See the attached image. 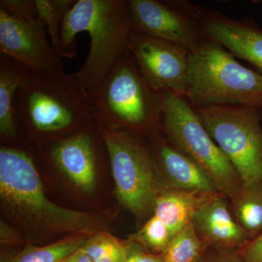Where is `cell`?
I'll return each instance as SVG.
<instances>
[{
    "mask_svg": "<svg viewBox=\"0 0 262 262\" xmlns=\"http://www.w3.org/2000/svg\"><path fill=\"white\" fill-rule=\"evenodd\" d=\"M18 130L49 144L82 130L93 119L91 95L63 69L29 72L14 101ZM20 132V131H19Z\"/></svg>",
    "mask_w": 262,
    "mask_h": 262,
    "instance_id": "obj_1",
    "label": "cell"
},
{
    "mask_svg": "<svg viewBox=\"0 0 262 262\" xmlns=\"http://www.w3.org/2000/svg\"><path fill=\"white\" fill-rule=\"evenodd\" d=\"M0 198L10 215L37 231L85 236L103 231L101 219L94 213L68 209L49 201L34 157L19 146L0 147Z\"/></svg>",
    "mask_w": 262,
    "mask_h": 262,
    "instance_id": "obj_2",
    "label": "cell"
},
{
    "mask_svg": "<svg viewBox=\"0 0 262 262\" xmlns=\"http://www.w3.org/2000/svg\"><path fill=\"white\" fill-rule=\"evenodd\" d=\"M134 31L127 0H78L66 15L60 34L63 58L75 56L77 34L90 36L87 58L76 72L90 95L129 51Z\"/></svg>",
    "mask_w": 262,
    "mask_h": 262,
    "instance_id": "obj_3",
    "label": "cell"
},
{
    "mask_svg": "<svg viewBox=\"0 0 262 262\" xmlns=\"http://www.w3.org/2000/svg\"><path fill=\"white\" fill-rule=\"evenodd\" d=\"M184 98L194 108H262V74L244 67L220 44L205 38L190 52Z\"/></svg>",
    "mask_w": 262,
    "mask_h": 262,
    "instance_id": "obj_4",
    "label": "cell"
},
{
    "mask_svg": "<svg viewBox=\"0 0 262 262\" xmlns=\"http://www.w3.org/2000/svg\"><path fill=\"white\" fill-rule=\"evenodd\" d=\"M93 119L137 135L160 131L163 94L150 85L127 51L91 95Z\"/></svg>",
    "mask_w": 262,
    "mask_h": 262,
    "instance_id": "obj_5",
    "label": "cell"
},
{
    "mask_svg": "<svg viewBox=\"0 0 262 262\" xmlns=\"http://www.w3.org/2000/svg\"><path fill=\"white\" fill-rule=\"evenodd\" d=\"M97 124L107 151L117 199L137 218H145L154 211L160 191L159 173L149 147L131 131Z\"/></svg>",
    "mask_w": 262,
    "mask_h": 262,
    "instance_id": "obj_6",
    "label": "cell"
},
{
    "mask_svg": "<svg viewBox=\"0 0 262 262\" xmlns=\"http://www.w3.org/2000/svg\"><path fill=\"white\" fill-rule=\"evenodd\" d=\"M162 94V134L206 172L220 194L231 199L243 184L239 174L203 126L187 100L170 93Z\"/></svg>",
    "mask_w": 262,
    "mask_h": 262,
    "instance_id": "obj_7",
    "label": "cell"
},
{
    "mask_svg": "<svg viewBox=\"0 0 262 262\" xmlns=\"http://www.w3.org/2000/svg\"><path fill=\"white\" fill-rule=\"evenodd\" d=\"M194 108L243 183H262V108L236 106Z\"/></svg>",
    "mask_w": 262,
    "mask_h": 262,
    "instance_id": "obj_8",
    "label": "cell"
},
{
    "mask_svg": "<svg viewBox=\"0 0 262 262\" xmlns=\"http://www.w3.org/2000/svg\"><path fill=\"white\" fill-rule=\"evenodd\" d=\"M135 30L192 51L203 39L204 8L186 1L127 0Z\"/></svg>",
    "mask_w": 262,
    "mask_h": 262,
    "instance_id": "obj_9",
    "label": "cell"
},
{
    "mask_svg": "<svg viewBox=\"0 0 262 262\" xmlns=\"http://www.w3.org/2000/svg\"><path fill=\"white\" fill-rule=\"evenodd\" d=\"M129 51L153 89L185 96L189 82V50L135 30Z\"/></svg>",
    "mask_w": 262,
    "mask_h": 262,
    "instance_id": "obj_10",
    "label": "cell"
},
{
    "mask_svg": "<svg viewBox=\"0 0 262 262\" xmlns=\"http://www.w3.org/2000/svg\"><path fill=\"white\" fill-rule=\"evenodd\" d=\"M46 27L39 18H20L0 9V53L31 72L63 69V58L48 40Z\"/></svg>",
    "mask_w": 262,
    "mask_h": 262,
    "instance_id": "obj_11",
    "label": "cell"
},
{
    "mask_svg": "<svg viewBox=\"0 0 262 262\" xmlns=\"http://www.w3.org/2000/svg\"><path fill=\"white\" fill-rule=\"evenodd\" d=\"M105 148L97 122L93 120L79 132L49 144L48 161L86 193L94 192L100 151Z\"/></svg>",
    "mask_w": 262,
    "mask_h": 262,
    "instance_id": "obj_12",
    "label": "cell"
},
{
    "mask_svg": "<svg viewBox=\"0 0 262 262\" xmlns=\"http://www.w3.org/2000/svg\"><path fill=\"white\" fill-rule=\"evenodd\" d=\"M149 139L155 165L158 173L165 178L166 187L196 196L220 194L206 172L177 149L161 131L151 134Z\"/></svg>",
    "mask_w": 262,
    "mask_h": 262,
    "instance_id": "obj_13",
    "label": "cell"
},
{
    "mask_svg": "<svg viewBox=\"0 0 262 262\" xmlns=\"http://www.w3.org/2000/svg\"><path fill=\"white\" fill-rule=\"evenodd\" d=\"M192 225L205 247L241 250L250 241L234 220L229 200L220 194L200 198L193 213Z\"/></svg>",
    "mask_w": 262,
    "mask_h": 262,
    "instance_id": "obj_14",
    "label": "cell"
},
{
    "mask_svg": "<svg viewBox=\"0 0 262 262\" xmlns=\"http://www.w3.org/2000/svg\"><path fill=\"white\" fill-rule=\"evenodd\" d=\"M201 25L205 37L218 43L234 56L249 62L262 74V29L254 22L203 9Z\"/></svg>",
    "mask_w": 262,
    "mask_h": 262,
    "instance_id": "obj_15",
    "label": "cell"
},
{
    "mask_svg": "<svg viewBox=\"0 0 262 262\" xmlns=\"http://www.w3.org/2000/svg\"><path fill=\"white\" fill-rule=\"evenodd\" d=\"M30 70L13 58L0 55V135L4 141H15L19 130L14 112L15 95Z\"/></svg>",
    "mask_w": 262,
    "mask_h": 262,
    "instance_id": "obj_16",
    "label": "cell"
},
{
    "mask_svg": "<svg viewBox=\"0 0 262 262\" xmlns=\"http://www.w3.org/2000/svg\"><path fill=\"white\" fill-rule=\"evenodd\" d=\"M201 196L165 186L160 189L153 215L169 229L174 237L192 223L193 213Z\"/></svg>",
    "mask_w": 262,
    "mask_h": 262,
    "instance_id": "obj_17",
    "label": "cell"
},
{
    "mask_svg": "<svg viewBox=\"0 0 262 262\" xmlns=\"http://www.w3.org/2000/svg\"><path fill=\"white\" fill-rule=\"evenodd\" d=\"M229 201L234 220L250 241L262 234V183H243Z\"/></svg>",
    "mask_w": 262,
    "mask_h": 262,
    "instance_id": "obj_18",
    "label": "cell"
},
{
    "mask_svg": "<svg viewBox=\"0 0 262 262\" xmlns=\"http://www.w3.org/2000/svg\"><path fill=\"white\" fill-rule=\"evenodd\" d=\"M89 237L74 235L42 247L29 246L7 262H62L82 247Z\"/></svg>",
    "mask_w": 262,
    "mask_h": 262,
    "instance_id": "obj_19",
    "label": "cell"
},
{
    "mask_svg": "<svg viewBox=\"0 0 262 262\" xmlns=\"http://www.w3.org/2000/svg\"><path fill=\"white\" fill-rule=\"evenodd\" d=\"M80 249L93 262H125L131 251L130 247L104 231L90 236Z\"/></svg>",
    "mask_w": 262,
    "mask_h": 262,
    "instance_id": "obj_20",
    "label": "cell"
},
{
    "mask_svg": "<svg viewBox=\"0 0 262 262\" xmlns=\"http://www.w3.org/2000/svg\"><path fill=\"white\" fill-rule=\"evenodd\" d=\"M75 0H35L37 18L46 25L53 49L62 56L61 28L66 15L72 9Z\"/></svg>",
    "mask_w": 262,
    "mask_h": 262,
    "instance_id": "obj_21",
    "label": "cell"
},
{
    "mask_svg": "<svg viewBox=\"0 0 262 262\" xmlns=\"http://www.w3.org/2000/svg\"><path fill=\"white\" fill-rule=\"evenodd\" d=\"M204 248L191 223L170 241L162 254L163 262H196Z\"/></svg>",
    "mask_w": 262,
    "mask_h": 262,
    "instance_id": "obj_22",
    "label": "cell"
},
{
    "mask_svg": "<svg viewBox=\"0 0 262 262\" xmlns=\"http://www.w3.org/2000/svg\"><path fill=\"white\" fill-rule=\"evenodd\" d=\"M173 238L169 229L154 215L146 221L132 239L163 254Z\"/></svg>",
    "mask_w": 262,
    "mask_h": 262,
    "instance_id": "obj_23",
    "label": "cell"
},
{
    "mask_svg": "<svg viewBox=\"0 0 262 262\" xmlns=\"http://www.w3.org/2000/svg\"><path fill=\"white\" fill-rule=\"evenodd\" d=\"M0 9L20 18L37 17L35 0H1Z\"/></svg>",
    "mask_w": 262,
    "mask_h": 262,
    "instance_id": "obj_24",
    "label": "cell"
},
{
    "mask_svg": "<svg viewBox=\"0 0 262 262\" xmlns=\"http://www.w3.org/2000/svg\"><path fill=\"white\" fill-rule=\"evenodd\" d=\"M210 253H203L196 262H245L239 249H215Z\"/></svg>",
    "mask_w": 262,
    "mask_h": 262,
    "instance_id": "obj_25",
    "label": "cell"
},
{
    "mask_svg": "<svg viewBox=\"0 0 262 262\" xmlns=\"http://www.w3.org/2000/svg\"><path fill=\"white\" fill-rule=\"evenodd\" d=\"M245 262H262V234L251 239L241 249Z\"/></svg>",
    "mask_w": 262,
    "mask_h": 262,
    "instance_id": "obj_26",
    "label": "cell"
},
{
    "mask_svg": "<svg viewBox=\"0 0 262 262\" xmlns=\"http://www.w3.org/2000/svg\"><path fill=\"white\" fill-rule=\"evenodd\" d=\"M125 262H163V256L162 254H151L131 249L130 254Z\"/></svg>",
    "mask_w": 262,
    "mask_h": 262,
    "instance_id": "obj_27",
    "label": "cell"
},
{
    "mask_svg": "<svg viewBox=\"0 0 262 262\" xmlns=\"http://www.w3.org/2000/svg\"><path fill=\"white\" fill-rule=\"evenodd\" d=\"M0 228H1L0 233H1L2 243L15 242L19 238L18 234L15 232L14 229L3 221H1Z\"/></svg>",
    "mask_w": 262,
    "mask_h": 262,
    "instance_id": "obj_28",
    "label": "cell"
},
{
    "mask_svg": "<svg viewBox=\"0 0 262 262\" xmlns=\"http://www.w3.org/2000/svg\"><path fill=\"white\" fill-rule=\"evenodd\" d=\"M62 262H93L89 256L79 248L75 253H72Z\"/></svg>",
    "mask_w": 262,
    "mask_h": 262,
    "instance_id": "obj_29",
    "label": "cell"
}]
</instances>
